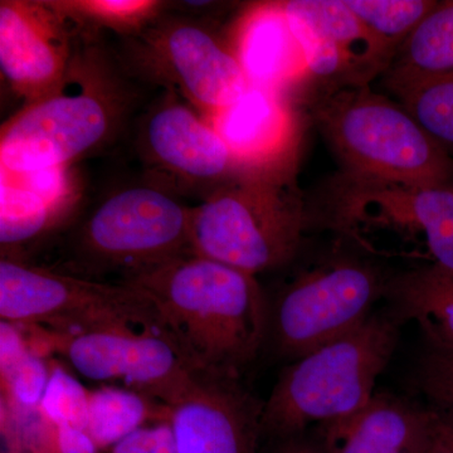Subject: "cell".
<instances>
[{"label": "cell", "mask_w": 453, "mask_h": 453, "mask_svg": "<svg viewBox=\"0 0 453 453\" xmlns=\"http://www.w3.org/2000/svg\"><path fill=\"white\" fill-rule=\"evenodd\" d=\"M309 222L290 169L244 172L193 207L192 253L256 276L296 256Z\"/></svg>", "instance_id": "obj_3"}, {"label": "cell", "mask_w": 453, "mask_h": 453, "mask_svg": "<svg viewBox=\"0 0 453 453\" xmlns=\"http://www.w3.org/2000/svg\"><path fill=\"white\" fill-rule=\"evenodd\" d=\"M135 74L96 40L77 44L62 82L2 127L0 165L13 174L68 169L131 130L140 111Z\"/></svg>", "instance_id": "obj_1"}, {"label": "cell", "mask_w": 453, "mask_h": 453, "mask_svg": "<svg viewBox=\"0 0 453 453\" xmlns=\"http://www.w3.org/2000/svg\"><path fill=\"white\" fill-rule=\"evenodd\" d=\"M387 283L377 268L354 258L301 273L281 292L271 315L277 350L299 359L348 335L368 320Z\"/></svg>", "instance_id": "obj_10"}, {"label": "cell", "mask_w": 453, "mask_h": 453, "mask_svg": "<svg viewBox=\"0 0 453 453\" xmlns=\"http://www.w3.org/2000/svg\"><path fill=\"white\" fill-rule=\"evenodd\" d=\"M53 357L31 347L19 325L0 321L2 399L20 408H38L46 392Z\"/></svg>", "instance_id": "obj_22"}, {"label": "cell", "mask_w": 453, "mask_h": 453, "mask_svg": "<svg viewBox=\"0 0 453 453\" xmlns=\"http://www.w3.org/2000/svg\"><path fill=\"white\" fill-rule=\"evenodd\" d=\"M426 133L453 157V71L388 88Z\"/></svg>", "instance_id": "obj_24"}, {"label": "cell", "mask_w": 453, "mask_h": 453, "mask_svg": "<svg viewBox=\"0 0 453 453\" xmlns=\"http://www.w3.org/2000/svg\"><path fill=\"white\" fill-rule=\"evenodd\" d=\"M395 316L371 315L348 335L295 360L262 412V428L294 434L348 418L371 402L398 342Z\"/></svg>", "instance_id": "obj_5"}, {"label": "cell", "mask_w": 453, "mask_h": 453, "mask_svg": "<svg viewBox=\"0 0 453 453\" xmlns=\"http://www.w3.org/2000/svg\"><path fill=\"white\" fill-rule=\"evenodd\" d=\"M234 55L251 86L282 94L310 79L282 2L257 4L243 14L235 29Z\"/></svg>", "instance_id": "obj_18"}, {"label": "cell", "mask_w": 453, "mask_h": 453, "mask_svg": "<svg viewBox=\"0 0 453 453\" xmlns=\"http://www.w3.org/2000/svg\"><path fill=\"white\" fill-rule=\"evenodd\" d=\"M345 4L387 47L396 50L425 19L437 2L428 0H345Z\"/></svg>", "instance_id": "obj_26"}, {"label": "cell", "mask_w": 453, "mask_h": 453, "mask_svg": "<svg viewBox=\"0 0 453 453\" xmlns=\"http://www.w3.org/2000/svg\"><path fill=\"white\" fill-rule=\"evenodd\" d=\"M310 77L330 88L369 85L393 55L348 8L345 0L282 2Z\"/></svg>", "instance_id": "obj_13"}, {"label": "cell", "mask_w": 453, "mask_h": 453, "mask_svg": "<svg viewBox=\"0 0 453 453\" xmlns=\"http://www.w3.org/2000/svg\"><path fill=\"white\" fill-rule=\"evenodd\" d=\"M31 347L43 356L64 357L82 377L121 383L172 403L198 372L181 356L175 342L153 327H105L81 333H57L22 326Z\"/></svg>", "instance_id": "obj_9"}, {"label": "cell", "mask_w": 453, "mask_h": 453, "mask_svg": "<svg viewBox=\"0 0 453 453\" xmlns=\"http://www.w3.org/2000/svg\"><path fill=\"white\" fill-rule=\"evenodd\" d=\"M88 402L89 389L53 360L50 381L38 407L41 413L53 425L86 429Z\"/></svg>", "instance_id": "obj_28"}, {"label": "cell", "mask_w": 453, "mask_h": 453, "mask_svg": "<svg viewBox=\"0 0 453 453\" xmlns=\"http://www.w3.org/2000/svg\"><path fill=\"white\" fill-rule=\"evenodd\" d=\"M129 67L179 92L208 119L251 88L235 58L204 27L184 17H157L134 35Z\"/></svg>", "instance_id": "obj_12"}, {"label": "cell", "mask_w": 453, "mask_h": 453, "mask_svg": "<svg viewBox=\"0 0 453 453\" xmlns=\"http://www.w3.org/2000/svg\"><path fill=\"white\" fill-rule=\"evenodd\" d=\"M133 144L146 177L204 201L243 170L207 119L166 88L136 116Z\"/></svg>", "instance_id": "obj_11"}, {"label": "cell", "mask_w": 453, "mask_h": 453, "mask_svg": "<svg viewBox=\"0 0 453 453\" xmlns=\"http://www.w3.org/2000/svg\"><path fill=\"white\" fill-rule=\"evenodd\" d=\"M436 453H442V451H441L440 446H438V451Z\"/></svg>", "instance_id": "obj_34"}, {"label": "cell", "mask_w": 453, "mask_h": 453, "mask_svg": "<svg viewBox=\"0 0 453 453\" xmlns=\"http://www.w3.org/2000/svg\"><path fill=\"white\" fill-rule=\"evenodd\" d=\"M106 453H177L169 421L138 429L107 449Z\"/></svg>", "instance_id": "obj_30"}, {"label": "cell", "mask_w": 453, "mask_h": 453, "mask_svg": "<svg viewBox=\"0 0 453 453\" xmlns=\"http://www.w3.org/2000/svg\"><path fill=\"white\" fill-rule=\"evenodd\" d=\"M416 380L437 410L453 413V354L429 349L419 362Z\"/></svg>", "instance_id": "obj_29"}, {"label": "cell", "mask_w": 453, "mask_h": 453, "mask_svg": "<svg viewBox=\"0 0 453 453\" xmlns=\"http://www.w3.org/2000/svg\"><path fill=\"white\" fill-rule=\"evenodd\" d=\"M77 26L138 35L162 16L164 3L155 0H67L53 2Z\"/></svg>", "instance_id": "obj_25"}, {"label": "cell", "mask_w": 453, "mask_h": 453, "mask_svg": "<svg viewBox=\"0 0 453 453\" xmlns=\"http://www.w3.org/2000/svg\"><path fill=\"white\" fill-rule=\"evenodd\" d=\"M153 303L163 332L196 372L240 378L266 338L268 311L251 273L189 253L124 277Z\"/></svg>", "instance_id": "obj_2"}, {"label": "cell", "mask_w": 453, "mask_h": 453, "mask_svg": "<svg viewBox=\"0 0 453 453\" xmlns=\"http://www.w3.org/2000/svg\"><path fill=\"white\" fill-rule=\"evenodd\" d=\"M168 407L177 453H256L264 404L237 377L199 372Z\"/></svg>", "instance_id": "obj_15"}, {"label": "cell", "mask_w": 453, "mask_h": 453, "mask_svg": "<svg viewBox=\"0 0 453 453\" xmlns=\"http://www.w3.org/2000/svg\"><path fill=\"white\" fill-rule=\"evenodd\" d=\"M73 26L53 2H0V70L27 104L65 79L77 49Z\"/></svg>", "instance_id": "obj_14"}, {"label": "cell", "mask_w": 453, "mask_h": 453, "mask_svg": "<svg viewBox=\"0 0 453 453\" xmlns=\"http://www.w3.org/2000/svg\"><path fill=\"white\" fill-rule=\"evenodd\" d=\"M319 129L357 177L398 183H453V157L398 101L369 85L327 88L316 98Z\"/></svg>", "instance_id": "obj_4"}, {"label": "cell", "mask_w": 453, "mask_h": 453, "mask_svg": "<svg viewBox=\"0 0 453 453\" xmlns=\"http://www.w3.org/2000/svg\"><path fill=\"white\" fill-rule=\"evenodd\" d=\"M208 121L243 172L290 169L300 124L280 92L251 86L234 105Z\"/></svg>", "instance_id": "obj_16"}, {"label": "cell", "mask_w": 453, "mask_h": 453, "mask_svg": "<svg viewBox=\"0 0 453 453\" xmlns=\"http://www.w3.org/2000/svg\"><path fill=\"white\" fill-rule=\"evenodd\" d=\"M437 426V410L374 395L359 412L325 425V453H436Z\"/></svg>", "instance_id": "obj_17"}, {"label": "cell", "mask_w": 453, "mask_h": 453, "mask_svg": "<svg viewBox=\"0 0 453 453\" xmlns=\"http://www.w3.org/2000/svg\"><path fill=\"white\" fill-rule=\"evenodd\" d=\"M73 205L52 201L27 187L12 173L2 169V256H12L16 247L31 242L64 219Z\"/></svg>", "instance_id": "obj_23"}, {"label": "cell", "mask_w": 453, "mask_h": 453, "mask_svg": "<svg viewBox=\"0 0 453 453\" xmlns=\"http://www.w3.org/2000/svg\"><path fill=\"white\" fill-rule=\"evenodd\" d=\"M61 453H100L95 441L85 428L57 426Z\"/></svg>", "instance_id": "obj_31"}, {"label": "cell", "mask_w": 453, "mask_h": 453, "mask_svg": "<svg viewBox=\"0 0 453 453\" xmlns=\"http://www.w3.org/2000/svg\"><path fill=\"white\" fill-rule=\"evenodd\" d=\"M2 453H61L58 427L38 408H20L0 399Z\"/></svg>", "instance_id": "obj_27"}, {"label": "cell", "mask_w": 453, "mask_h": 453, "mask_svg": "<svg viewBox=\"0 0 453 453\" xmlns=\"http://www.w3.org/2000/svg\"><path fill=\"white\" fill-rule=\"evenodd\" d=\"M0 318L57 333L122 326L163 332L153 303L130 286L82 279L9 256L0 259Z\"/></svg>", "instance_id": "obj_8"}, {"label": "cell", "mask_w": 453, "mask_h": 453, "mask_svg": "<svg viewBox=\"0 0 453 453\" xmlns=\"http://www.w3.org/2000/svg\"><path fill=\"white\" fill-rule=\"evenodd\" d=\"M282 453H319L315 449H309V447L295 446L290 449H285Z\"/></svg>", "instance_id": "obj_33"}, {"label": "cell", "mask_w": 453, "mask_h": 453, "mask_svg": "<svg viewBox=\"0 0 453 453\" xmlns=\"http://www.w3.org/2000/svg\"><path fill=\"white\" fill-rule=\"evenodd\" d=\"M396 320L421 326L431 349L453 354V271L429 264L387 283Z\"/></svg>", "instance_id": "obj_19"}, {"label": "cell", "mask_w": 453, "mask_h": 453, "mask_svg": "<svg viewBox=\"0 0 453 453\" xmlns=\"http://www.w3.org/2000/svg\"><path fill=\"white\" fill-rule=\"evenodd\" d=\"M453 71V0L436 7L396 50L384 73L387 88Z\"/></svg>", "instance_id": "obj_20"}, {"label": "cell", "mask_w": 453, "mask_h": 453, "mask_svg": "<svg viewBox=\"0 0 453 453\" xmlns=\"http://www.w3.org/2000/svg\"><path fill=\"white\" fill-rule=\"evenodd\" d=\"M168 418V405L138 390L116 386L89 390L86 431L100 451L109 449L145 426Z\"/></svg>", "instance_id": "obj_21"}, {"label": "cell", "mask_w": 453, "mask_h": 453, "mask_svg": "<svg viewBox=\"0 0 453 453\" xmlns=\"http://www.w3.org/2000/svg\"><path fill=\"white\" fill-rule=\"evenodd\" d=\"M324 217L372 253L427 256L453 271V183H398L342 173L327 188Z\"/></svg>", "instance_id": "obj_7"}, {"label": "cell", "mask_w": 453, "mask_h": 453, "mask_svg": "<svg viewBox=\"0 0 453 453\" xmlns=\"http://www.w3.org/2000/svg\"><path fill=\"white\" fill-rule=\"evenodd\" d=\"M438 411V446L442 453H453V413Z\"/></svg>", "instance_id": "obj_32"}, {"label": "cell", "mask_w": 453, "mask_h": 453, "mask_svg": "<svg viewBox=\"0 0 453 453\" xmlns=\"http://www.w3.org/2000/svg\"><path fill=\"white\" fill-rule=\"evenodd\" d=\"M181 198L148 177L107 190L68 238L73 271L127 277L192 253L193 207Z\"/></svg>", "instance_id": "obj_6"}]
</instances>
